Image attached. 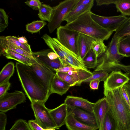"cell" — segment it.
<instances>
[{
	"label": "cell",
	"instance_id": "6da1fadb",
	"mask_svg": "<svg viewBox=\"0 0 130 130\" xmlns=\"http://www.w3.org/2000/svg\"><path fill=\"white\" fill-rule=\"evenodd\" d=\"M18 75L22 86L31 103H45L51 94L28 65L16 63Z\"/></svg>",
	"mask_w": 130,
	"mask_h": 130
},
{
	"label": "cell",
	"instance_id": "7a4b0ae2",
	"mask_svg": "<svg viewBox=\"0 0 130 130\" xmlns=\"http://www.w3.org/2000/svg\"><path fill=\"white\" fill-rule=\"evenodd\" d=\"M122 87L112 91L104 90L109 103V111L118 125L119 130H130V107L123 99Z\"/></svg>",
	"mask_w": 130,
	"mask_h": 130
},
{
	"label": "cell",
	"instance_id": "3957f363",
	"mask_svg": "<svg viewBox=\"0 0 130 130\" xmlns=\"http://www.w3.org/2000/svg\"><path fill=\"white\" fill-rule=\"evenodd\" d=\"M90 11L86 12L64 26L79 33L88 36L95 40H107L113 32L103 28L94 20L91 15Z\"/></svg>",
	"mask_w": 130,
	"mask_h": 130
},
{
	"label": "cell",
	"instance_id": "277c9868",
	"mask_svg": "<svg viewBox=\"0 0 130 130\" xmlns=\"http://www.w3.org/2000/svg\"><path fill=\"white\" fill-rule=\"evenodd\" d=\"M119 38L113 36L106 52L97 60V65L94 71H104L108 72L122 70L127 73L130 71V65L120 63L123 57L118 53V43Z\"/></svg>",
	"mask_w": 130,
	"mask_h": 130
},
{
	"label": "cell",
	"instance_id": "5b68a950",
	"mask_svg": "<svg viewBox=\"0 0 130 130\" xmlns=\"http://www.w3.org/2000/svg\"><path fill=\"white\" fill-rule=\"evenodd\" d=\"M79 0H64L52 8L50 20L47 25L50 33L61 26L66 16L75 7Z\"/></svg>",
	"mask_w": 130,
	"mask_h": 130
},
{
	"label": "cell",
	"instance_id": "8992f818",
	"mask_svg": "<svg viewBox=\"0 0 130 130\" xmlns=\"http://www.w3.org/2000/svg\"><path fill=\"white\" fill-rule=\"evenodd\" d=\"M79 33L61 26L57 29L58 41L63 46L75 54L81 61L78 55L77 42Z\"/></svg>",
	"mask_w": 130,
	"mask_h": 130
},
{
	"label": "cell",
	"instance_id": "52a82bcc",
	"mask_svg": "<svg viewBox=\"0 0 130 130\" xmlns=\"http://www.w3.org/2000/svg\"><path fill=\"white\" fill-rule=\"evenodd\" d=\"M31 107L34 113L35 120L37 124L44 129L49 128L57 129L56 125L45 103L34 102L31 103Z\"/></svg>",
	"mask_w": 130,
	"mask_h": 130
},
{
	"label": "cell",
	"instance_id": "ba28073f",
	"mask_svg": "<svg viewBox=\"0 0 130 130\" xmlns=\"http://www.w3.org/2000/svg\"><path fill=\"white\" fill-rule=\"evenodd\" d=\"M28 66L45 88L50 92L51 83L56 73L34 58L32 62Z\"/></svg>",
	"mask_w": 130,
	"mask_h": 130
},
{
	"label": "cell",
	"instance_id": "9c48e42d",
	"mask_svg": "<svg viewBox=\"0 0 130 130\" xmlns=\"http://www.w3.org/2000/svg\"><path fill=\"white\" fill-rule=\"evenodd\" d=\"M26 100L25 94L21 91L7 92L0 98V111L5 113L15 108L18 105L25 102Z\"/></svg>",
	"mask_w": 130,
	"mask_h": 130
},
{
	"label": "cell",
	"instance_id": "30bf717a",
	"mask_svg": "<svg viewBox=\"0 0 130 130\" xmlns=\"http://www.w3.org/2000/svg\"><path fill=\"white\" fill-rule=\"evenodd\" d=\"M90 13L92 18L99 25L112 32L115 31L127 18L121 14L117 16L105 17L97 15L91 11Z\"/></svg>",
	"mask_w": 130,
	"mask_h": 130
},
{
	"label": "cell",
	"instance_id": "8fae6325",
	"mask_svg": "<svg viewBox=\"0 0 130 130\" xmlns=\"http://www.w3.org/2000/svg\"><path fill=\"white\" fill-rule=\"evenodd\" d=\"M130 80L124 74L120 71L111 72L104 81V90L112 91L123 87L128 83Z\"/></svg>",
	"mask_w": 130,
	"mask_h": 130
},
{
	"label": "cell",
	"instance_id": "7c38bea8",
	"mask_svg": "<svg viewBox=\"0 0 130 130\" xmlns=\"http://www.w3.org/2000/svg\"><path fill=\"white\" fill-rule=\"evenodd\" d=\"M109 109V103L105 97L94 103L93 107V113L99 130H102L103 124L106 115Z\"/></svg>",
	"mask_w": 130,
	"mask_h": 130
},
{
	"label": "cell",
	"instance_id": "4fadbf2b",
	"mask_svg": "<svg viewBox=\"0 0 130 130\" xmlns=\"http://www.w3.org/2000/svg\"><path fill=\"white\" fill-rule=\"evenodd\" d=\"M67 106L68 113L72 115L77 120L90 126L98 127L93 113L79 108Z\"/></svg>",
	"mask_w": 130,
	"mask_h": 130
},
{
	"label": "cell",
	"instance_id": "5bb4252c",
	"mask_svg": "<svg viewBox=\"0 0 130 130\" xmlns=\"http://www.w3.org/2000/svg\"><path fill=\"white\" fill-rule=\"evenodd\" d=\"M41 38L49 47L58 55L59 59L64 67L71 66L66 60L64 47L60 43L57 38H52L47 34H45Z\"/></svg>",
	"mask_w": 130,
	"mask_h": 130
},
{
	"label": "cell",
	"instance_id": "9a60e30c",
	"mask_svg": "<svg viewBox=\"0 0 130 130\" xmlns=\"http://www.w3.org/2000/svg\"><path fill=\"white\" fill-rule=\"evenodd\" d=\"M64 103L67 106L79 108L93 113L94 103L90 102L82 97L68 96L64 100Z\"/></svg>",
	"mask_w": 130,
	"mask_h": 130
},
{
	"label": "cell",
	"instance_id": "2e32d148",
	"mask_svg": "<svg viewBox=\"0 0 130 130\" xmlns=\"http://www.w3.org/2000/svg\"><path fill=\"white\" fill-rule=\"evenodd\" d=\"M33 55L37 60L54 71L55 70L64 67L59 58L53 60L49 59L46 49L33 52Z\"/></svg>",
	"mask_w": 130,
	"mask_h": 130
},
{
	"label": "cell",
	"instance_id": "e0dca14e",
	"mask_svg": "<svg viewBox=\"0 0 130 130\" xmlns=\"http://www.w3.org/2000/svg\"><path fill=\"white\" fill-rule=\"evenodd\" d=\"M49 110L57 129L65 124L68 113V106L65 103L54 109H49Z\"/></svg>",
	"mask_w": 130,
	"mask_h": 130
},
{
	"label": "cell",
	"instance_id": "ac0fdd59",
	"mask_svg": "<svg viewBox=\"0 0 130 130\" xmlns=\"http://www.w3.org/2000/svg\"><path fill=\"white\" fill-rule=\"evenodd\" d=\"M95 40L88 36L79 33L77 40V46L78 55L82 61L84 57L91 49L92 43Z\"/></svg>",
	"mask_w": 130,
	"mask_h": 130
},
{
	"label": "cell",
	"instance_id": "d6986e66",
	"mask_svg": "<svg viewBox=\"0 0 130 130\" xmlns=\"http://www.w3.org/2000/svg\"><path fill=\"white\" fill-rule=\"evenodd\" d=\"M65 125L68 130H96L97 127L92 126L83 123L77 120L72 115L68 113Z\"/></svg>",
	"mask_w": 130,
	"mask_h": 130
},
{
	"label": "cell",
	"instance_id": "ffe728a7",
	"mask_svg": "<svg viewBox=\"0 0 130 130\" xmlns=\"http://www.w3.org/2000/svg\"><path fill=\"white\" fill-rule=\"evenodd\" d=\"M94 2L88 5H81L75 7L65 17L64 21L69 24L73 21L86 12L91 11Z\"/></svg>",
	"mask_w": 130,
	"mask_h": 130
},
{
	"label": "cell",
	"instance_id": "44dd1931",
	"mask_svg": "<svg viewBox=\"0 0 130 130\" xmlns=\"http://www.w3.org/2000/svg\"><path fill=\"white\" fill-rule=\"evenodd\" d=\"M70 87L69 85L62 80L56 74L51 83L50 93L51 94L56 93L61 96L65 94Z\"/></svg>",
	"mask_w": 130,
	"mask_h": 130
},
{
	"label": "cell",
	"instance_id": "7402d4cb",
	"mask_svg": "<svg viewBox=\"0 0 130 130\" xmlns=\"http://www.w3.org/2000/svg\"><path fill=\"white\" fill-rule=\"evenodd\" d=\"M0 55H2L8 59L16 60L24 65L29 66L32 62L34 58L27 57L11 50L7 49L0 50Z\"/></svg>",
	"mask_w": 130,
	"mask_h": 130
},
{
	"label": "cell",
	"instance_id": "603a6c76",
	"mask_svg": "<svg viewBox=\"0 0 130 130\" xmlns=\"http://www.w3.org/2000/svg\"><path fill=\"white\" fill-rule=\"evenodd\" d=\"M73 78L76 83V86H79L85 80L92 75V72L82 69L73 67L67 73Z\"/></svg>",
	"mask_w": 130,
	"mask_h": 130
},
{
	"label": "cell",
	"instance_id": "cb8c5ba5",
	"mask_svg": "<svg viewBox=\"0 0 130 130\" xmlns=\"http://www.w3.org/2000/svg\"><path fill=\"white\" fill-rule=\"evenodd\" d=\"M7 49L11 50L27 57L34 58L33 54H30L17 47L8 40L6 36L0 37V50Z\"/></svg>",
	"mask_w": 130,
	"mask_h": 130
},
{
	"label": "cell",
	"instance_id": "d4e9b609",
	"mask_svg": "<svg viewBox=\"0 0 130 130\" xmlns=\"http://www.w3.org/2000/svg\"><path fill=\"white\" fill-rule=\"evenodd\" d=\"M118 43L119 54L123 57H130V37H119Z\"/></svg>",
	"mask_w": 130,
	"mask_h": 130
},
{
	"label": "cell",
	"instance_id": "484cf974",
	"mask_svg": "<svg viewBox=\"0 0 130 130\" xmlns=\"http://www.w3.org/2000/svg\"><path fill=\"white\" fill-rule=\"evenodd\" d=\"M14 63L9 62L3 68L0 73V85L9 81L14 71Z\"/></svg>",
	"mask_w": 130,
	"mask_h": 130
},
{
	"label": "cell",
	"instance_id": "4316f807",
	"mask_svg": "<svg viewBox=\"0 0 130 130\" xmlns=\"http://www.w3.org/2000/svg\"><path fill=\"white\" fill-rule=\"evenodd\" d=\"M97 58L91 49L83 59L82 62L87 69H94L97 66Z\"/></svg>",
	"mask_w": 130,
	"mask_h": 130
},
{
	"label": "cell",
	"instance_id": "83f0119b",
	"mask_svg": "<svg viewBox=\"0 0 130 130\" xmlns=\"http://www.w3.org/2000/svg\"><path fill=\"white\" fill-rule=\"evenodd\" d=\"M102 130H119L117 123L109 110L106 115L103 124Z\"/></svg>",
	"mask_w": 130,
	"mask_h": 130
},
{
	"label": "cell",
	"instance_id": "f1b7e54d",
	"mask_svg": "<svg viewBox=\"0 0 130 130\" xmlns=\"http://www.w3.org/2000/svg\"><path fill=\"white\" fill-rule=\"evenodd\" d=\"M53 8L50 5L42 4L39 9L38 16L43 21L50 22L51 16Z\"/></svg>",
	"mask_w": 130,
	"mask_h": 130
},
{
	"label": "cell",
	"instance_id": "f546056e",
	"mask_svg": "<svg viewBox=\"0 0 130 130\" xmlns=\"http://www.w3.org/2000/svg\"><path fill=\"white\" fill-rule=\"evenodd\" d=\"M117 11L125 16H130V0H118L115 4Z\"/></svg>",
	"mask_w": 130,
	"mask_h": 130
},
{
	"label": "cell",
	"instance_id": "4dcf8cb0",
	"mask_svg": "<svg viewBox=\"0 0 130 130\" xmlns=\"http://www.w3.org/2000/svg\"><path fill=\"white\" fill-rule=\"evenodd\" d=\"M102 40H95L91 45V49L93 51L96 57L98 58L100 55L105 53L107 47Z\"/></svg>",
	"mask_w": 130,
	"mask_h": 130
},
{
	"label": "cell",
	"instance_id": "1f68e13d",
	"mask_svg": "<svg viewBox=\"0 0 130 130\" xmlns=\"http://www.w3.org/2000/svg\"><path fill=\"white\" fill-rule=\"evenodd\" d=\"M130 32V16L125 20L115 31L113 36L122 37Z\"/></svg>",
	"mask_w": 130,
	"mask_h": 130
},
{
	"label": "cell",
	"instance_id": "d6a6232c",
	"mask_svg": "<svg viewBox=\"0 0 130 130\" xmlns=\"http://www.w3.org/2000/svg\"><path fill=\"white\" fill-rule=\"evenodd\" d=\"M46 24V23L44 21H34L26 25V30L32 33H36L39 31Z\"/></svg>",
	"mask_w": 130,
	"mask_h": 130
},
{
	"label": "cell",
	"instance_id": "836d02e7",
	"mask_svg": "<svg viewBox=\"0 0 130 130\" xmlns=\"http://www.w3.org/2000/svg\"><path fill=\"white\" fill-rule=\"evenodd\" d=\"M7 39L9 41L17 47L21 48L27 53L33 54L30 45L28 43L23 44L18 40V38L14 36H6Z\"/></svg>",
	"mask_w": 130,
	"mask_h": 130
},
{
	"label": "cell",
	"instance_id": "e575fe53",
	"mask_svg": "<svg viewBox=\"0 0 130 130\" xmlns=\"http://www.w3.org/2000/svg\"><path fill=\"white\" fill-rule=\"evenodd\" d=\"M108 73L104 71H94L92 75L84 80L83 82H88L95 80H98L100 81H105L109 75Z\"/></svg>",
	"mask_w": 130,
	"mask_h": 130
},
{
	"label": "cell",
	"instance_id": "d590c367",
	"mask_svg": "<svg viewBox=\"0 0 130 130\" xmlns=\"http://www.w3.org/2000/svg\"><path fill=\"white\" fill-rule=\"evenodd\" d=\"M9 130H32L28 123L25 120L20 119L17 120Z\"/></svg>",
	"mask_w": 130,
	"mask_h": 130
},
{
	"label": "cell",
	"instance_id": "8d00e7d4",
	"mask_svg": "<svg viewBox=\"0 0 130 130\" xmlns=\"http://www.w3.org/2000/svg\"><path fill=\"white\" fill-rule=\"evenodd\" d=\"M8 24V17L4 10L0 9V32L3 31Z\"/></svg>",
	"mask_w": 130,
	"mask_h": 130
},
{
	"label": "cell",
	"instance_id": "74e56055",
	"mask_svg": "<svg viewBox=\"0 0 130 130\" xmlns=\"http://www.w3.org/2000/svg\"><path fill=\"white\" fill-rule=\"evenodd\" d=\"M56 74L62 80L68 84L70 87L76 86L72 77L67 73L56 72Z\"/></svg>",
	"mask_w": 130,
	"mask_h": 130
},
{
	"label": "cell",
	"instance_id": "f35d334b",
	"mask_svg": "<svg viewBox=\"0 0 130 130\" xmlns=\"http://www.w3.org/2000/svg\"><path fill=\"white\" fill-rule=\"evenodd\" d=\"M25 3L33 10H39L42 3L39 0H30L27 1Z\"/></svg>",
	"mask_w": 130,
	"mask_h": 130
},
{
	"label": "cell",
	"instance_id": "ab89813d",
	"mask_svg": "<svg viewBox=\"0 0 130 130\" xmlns=\"http://www.w3.org/2000/svg\"><path fill=\"white\" fill-rule=\"evenodd\" d=\"M7 121L6 115L5 113L0 111V130H6Z\"/></svg>",
	"mask_w": 130,
	"mask_h": 130
},
{
	"label": "cell",
	"instance_id": "60d3db41",
	"mask_svg": "<svg viewBox=\"0 0 130 130\" xmlns=\"http://www.w3.org/2000/svg\"><path fill=\"white\" fill-rule=\"evenodd\" d=\"M10 85L11 84L9 81L0 85V98L7 92Z\"/></svg>",
	"mask_w": 130,
	"mask_h": 130
},
{
	"label": "cell",
	"instance_id": "b9f144b4",
	"mask_svg": "<svg viewBox=\"0 0 130 130\" xmlns=\"http://www.w3.org/2000/svg\"><path fill=\"white\" fill-rule=\"evenodd\" d=\"M29 125L32 130H44V129L40 126L35 120H29L28 122Z\"/></svg>",
	"mask_w": 130,
	"mask_h": 130
},
{
	"label": "cell",
	"instance_id": "7bdbcfd3",
	"mask_svg": "<svg viewBox=\"0 0 130 130\" xmlns=\"http://www.w3.org/2000/svg\"><path fill=\"white\" fill-rule=\"evenodd\" d=\"M118 0H96V5L101 6L102 5H108L110 4H115Z\"/></svg>",
	"mask_w": 130,
	"mask_h": 130
},
{
	"label": "cell",
	"instance_id": "ee69618b",
	"mask_svg": "<svg viewBox=\"0 0 130 130\" xmlns=\"http://www.w3.org/2000/svg\"><path fill=\"white\" fill-rule=\"evenodd\" d=\"M121 93L123 99L128 105L130 107V102L129 97L124 86L122 89Z\"/></svg>",
	"mask_w": 130,
	"mask_h": 130
},
{
	"label": "cell",
	"instance_id": "f6af8a7d",
	"mask_svg": "<svg viewBox=\"0 0 130 130\" xmlns=\"http://www.w3.org/2000/svg\"><path fill=\"white\" fill-rule=\"evenodd\" d=\"M100 81L98 80H93L91 81L89 84V86L90 89L93 90H97L99 83Z\"/></svg>",
	"mask_w": 130,
	"mask_h": 130
},
{
	"label": "cell",
	"instance_id": "bcb514c9",
	"mask_svg": "<svg viewBox=\"0 0 130 130\" xmlns=\"http://www.w3.org/2000/svg\"><path fill=\"white\" fill-rule=\"evenodd\" d=\"M94 0H79L75 7L81 5H89L94 2Z\"/></svg>",
	"mask_w": 130,
	"mask_h": 130
},
{
	"label": "cell",
	"instance_id": "7dc6e473",
	"mask_svg": "<svg viewBox=\"0 0 130 130\" xmlns=\"http://www.w3.org/2000/svg\"><path fill=\"white\" fill-rule=\"evenodd\" d=\"M18 41L23 44H27L28 43V41L25 37L22 36L18 38Z\"/></svg>",
	"mask_w": 130,
	"mask_h": 130
},
{
	"label": "cell",
	"instance_id": "c3c4849f",
	"mask_svg": "<svg viewBox=\"0 0 130 130\" xmlns=\"http://www.w3.org/2000/svg\"><path fill=\"white\" fill-rule=\"evenodd\" d=\"M124 87L128 95L130 102V88L129 87L127 84H126L124 85Z\"/></svg>",
	"mask_w": 130,
	"mask_h": 130
},
{
	"label": "cell",
	"instance_id": "681fc988",
	"mask_svg": "<svg viewBox=\"0 0 130 130\" xmlns=\"http://www.w3.org/2000/svg\"><path fill=\"white\" fill-rule=\"evenodd\" d=\"M124 74L128 77L130 80V71Z\"/></svg>",
	"mask_w": 130,
	"mask_h": 130
},
{
	"label": "cell",
	"instance_id": "f907efd6",
	"mask_svg": "<svg viewBox=\"0 0 130 130\" xmlns=\"http://www.w3.org/2000/svg\"><path fill=\"white\" fill-rule=\"evenodd\" d=\"M44 130H56L55 128H49L46 129H44Z\"/></svg>",
	"mask_w": 130,
	"mask_h": 130
},
{
	"label": "cell",
	"instance_id": "816d5d0a",
	"mask_svg": "<svg viewBox=\"0 0 130 130\" xmlns=\"http://www.w3.org/2000/svg\"><path fill=\"white\" fill-rule=\"evenodd\" d=\"M130 36V32H129L128 34L125 35L124 36Z\"/></svg>",
	"mask_w": 130,
	"mask_h": 130
},
{
	"label": "cell",
	"instance_id": "f5cc1de1",
	"mask_svg": "<svg viewBox=\"0 0 130 130\" xmlns=\"http://www.w3.org/2000/svg\"><path fill=\"white\" fill-rule=\"evenodd\" d=\"M127 84H128L129 87L130 88V82H129V83L128 82V83Z\"/></svg>",
	"mask_w": 130,
	"mask_h": 130
}]
</instances>
